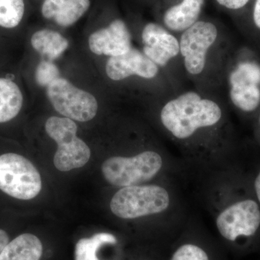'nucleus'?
Listing matches in <instances>:
<instances>
[{"instance_id":"1","label":"nucleus","mask_w":260,"mask_h":260,"mask_svg":"<svg viewBox=\"0 0 260 260\" xmlns=\"http://www.w3.org/2000/svg\"><path fill=\"white\" fill-rule=\"evenodd\" d=\"M221 116L216 103L193 91L168 102L160 112L162 124L178 139H186L200 128L215 125Z\"/></svg>"},{"instance_id":"2","label":"nucleus","mask_w":260,"mask_h":260,"mask_svg":"<svg viewBox=\"0 0 260 260\" xmlns=\"http://www.w3.org/2000/svg\"><path fill=\"white\" fill-rule=\"evenodd\" d=\"M42 189L40 173L28 158L13 150L0 152V198L28 202Z\"/></svg>"},{"instance_id":"3","label":"nucleus","mask_w":260,"mask_h":260,"mask_svg":"<svg viewBox=\"0 0 260 260\" xmlns=\"http://www.w3.org/2000/svg\"><path fill=\"white\" fill-rule=\"evenodd\" d=\"M169 193L161 186L134 185L116 192L110 208L118 218L135 219L162 213L169 208Z\"/></svg>"},{"instance_id":"4","label":"nucleus","mask_w":260,"mask_h":260,"mask_svg":"<svg viewBox=\"0 0 260 260\" xmlns=\"http://www.w3.org/2000/svg\"><path fill=\"white\" fill-rule=\"evenodd\" d=\"M47 135L57 144L54 158L56 169L67 172L84 167L90 160L88 145L77 136L78 126L67 117L51 116L46 121Z\"/></svg>"},{"instance_id":"5","label":"nucleus","mask_w":260,"mask_h":260,"mask_svg":"<svg viewBox=\"0 0 260 260\" xmlns=\"http://www.w3.org/2000/svg\"><path fill=\"white\" fill-rule=\"evenodd\" d=\"M162 165L161 156L156 152L148 150L133 157H111L103 162L102 172L109 184L125 187L153 179Z\"/></svg>"},{"instance_id":"6","label":"nucleus","mask_w":260,"mask_h":260,"mask_svg":"<svg viewBox=\"0 0 260 260\" xmlns=\"http://www.w3.org/2000/svg\"><path fill=\"white\" fill-rule=\"evenodd\" d=\"M47 96L54 109L64 117L85 122L98 112V102L92 94L59 78L47 87Z\"/></svg>"},{"instance_id":"7","label":"nucleus","mask_w":260,"mask_h":260,"mask_svg":"<svg viewBox=\"0 0 260 260\" xmlns=\"http://www.w3.org/2000/svg\"><path fill=\"white\" fill-rule=\"evenodd\" d=\"M231 101L244 113L260 108V61L245 58L237 61L229 75Z\"/></svg>"},{"instance_id":"8","label":"nucleus","mask_w":260,"mask_h":260,"mask_svg":"<svg viewBox=\"0 0 260 260\" xmlns=\"http://www.w3.org/2000/svg\"><path fill=\"white\" fill-rule=\"evenodd\" d=\"M218 36V27L209 20H199L183 32L179 48L184 67L189 74L199 75L203 71L208 51Z\"/></svg>"},{"instance_id":"9","label":"nucleus","mask_w":260,"mask_h":260,"mask_svg":"<svg viewBox=\"0 0 260 260\" xmlns=\"http://www.w3.org/2000/svg\"><path fill=\"white\" fill-rule=\"evenodd\" d=\"M216 225L222 237L231 242L251 237L260 226L259 205L251 199L237 202L219 214Z\"/></svg>"},{"instance_id":"10","label":"nucleus","mask_w":260,"mask_h":260,"mask_svg":"<svg viewBox=\"0 0 260 260\" xmlns=\"http://www.w3.org/2000/svg\"><path fill=\"white\" fill-rule=\"evenodd\" d=\"M143 54L158 66L165 67L180 51L177 38L167 28L155 23H148L142 32Z\"/></svg>"},{"instance_id":"11","label":"nucleus","mask_w":260,"mask_h":260,"mask_svg":"<svg viewBox=\"0 0 260 260\" xmlns=\"http://www.w3.org/2000/svg\"><path fill=\"white\" fill-rule=\"evenodd\" d=\"M131 34L125 22L115 19L107 28L93 32L88 39L90 51L97 55L116 56L132 48Z\"/></svg>"},{"instance_id":"12","label":"nucleus","mask_w":260,"mask_h":260,"mask_svg":"<svg viewBox=\"0 0 260 260\" xmlns=\"http://www.w3.org/2000/svg\"><path fill=\"white\" fill-rule=\"evenodd\" d=\"M158 65L133 47L125 54L111 56L106 65L107 76L113 80H124L132 75L152 79L158 75Z\"/></svg>"},{"instance_id":"13","label":"nucleus","mask_w":260,"mask_h":260,"mask_svg":"<svg viewBox=\"0 0 260 260\" xmlns=\"http://www.w3.org/2000/svg\"><path fill=\"white\" fill-rule=\"evenodd\" d=\"M205 0H179L169 5L162 15V22L167 29L184 32L200 20Z\"/></svg>"},{"instance_id":"14","label":"nucleus","mask_w":260,"mask_h":260,"mask_svg":"<svg viewBox=\"0 0 260 260\" xmlns=\"http://www.w3.org/2000/svg\"><path fill=\"white\" fill-rule=\"evenodd\" d=\"M22 89L11 75H0V126L16 120L23 111Z\"/></svg>"},{"instance_id":"15","label":"nucleus","mask_w":260,"mask_h":260,"mask_svg":"<svg viewBox=\"0 0 260 260\" xmlns=\"http://www.w3.org/2000/svg\"><path fill=\"white\" fill-rule=\"evenodd\" d=\"M90 0H44L43 16L57 25L68 27L76 23L88 10Z\"/></svg>"},{"instance_id":"16","label":"nucleus","mask_w":260,"mask_h":260,"mask_svg":"<svg viewBox=\"0 0 260 260\" xmlns=\"http://www.w3.org/2000/svg\"><path fill=\"white\" fill-rule=\"evenodd\" d=\"M43 244L30 233L19 234L10 240L0 254V260H40Z\"/></svg>"},{"instance_id":"17","label":"nucleus","mask_w":260,"mask_h":260,"mask_svg":"<svg viewBox=\"0 0 260 260\" xmlns=\"http://www.w3.org/2000/svg\"><path fill=\"white\" fill-rule=\"evenodd\" d=\"M30 44L34 50L49 61L59 58L69 47L68 39L59 32L49 29H42L34 32L30 38Z\"/></svg>"},{"instance_id":"18","label":"nucleus","mask_w":260,"mask_h":260,"mask_svg":"<svg viewBox=\"0 0 260 260\" xmlns=\"http://www.w3.org/2000/svg\"><path fill=\"white\" fill-rule=\"evenodd\" d=\"M116 237L109 233H99L90 238L80 239L75 246V260H99L97 252L104 244H115Z\"/></svg>"},{"instance_id":"19","label":"nucleus","mask_w":260,"mask_h":260,"mask_svg":"<svg viewBox=\"0 0 260 260\" xmlns=\"http://www.w3.org/2000/svg\"><path fill=\"white\" fill-rule=\"evenodd\" d=\"M24 14V0H0V28H16L23 20Z\"/></svg>"},{"instance_id":"20","label":"nucleus","mask_w":260,"mask_h":260,"mask_svg":"<svg viewBox=\"0 0 260 260\" xmlns=\"http://www.w3.org/2000/svg\"><path fill=\"white\" fill-rule=\"evenodd\" d=\"M59 78V70L51 61H42L37 65L34 78L36 83L40 86L47 88L52 82Z\"/></svg>"},{"instance_id":"21","label":"nucleus","mask_w":260,"mask_h":260,"mask_svg":"<svg viewBox=\"0 0 260 260\" xmlns=\"http://www.w3.org/2000/svg\"><path fill=\"white\" fill-rule=\"evenodd\" d=\"M171 260H209V258L199 246L188 244L180 246Z\"/></svg>"},{"instance_id":"22","label":"nucleus","mask_w":260,"mask_h":260,"mask_svg":"<svg viewBox=\"0 0 260 260\" xmlns=\"http://www.w3.org/2000/svg\"><path fill=\"white\" fill-rule=\"evenodd\" d=\"M217 4L230 11H239L244 9L251 0H215Z\"/></svg>"},{"instance_id":"23","label":"nucleus","mask_w":260,"mask_h":260,"mask_svg":"<svg viewBox=\"0 0 260 260\" xmlns=\"http://www.w3.org/2000/svg\"><path fill=\"white\" fill-rule=\"evenodd\" d=\"M251 20L254 27L260 31V0H254L253 2Z\"/></svg>"},{"instance_id":"24","label":"nucleus","mask_w":260,"mask_h":260,"mask_svg":"<svg viewBox=\"0 0 260 260\" xmlns=\"http://www.w3.org/2000/svg\"><path fill=\"white\" fill-rule=\"evenodd\" d=\"M10 241V234L8 230L5 228L0 226V254Z\"/></svg>"},{"instance_id":"25","label":"nucleus","mask_w":260,"mask_h":260,"mask_svg":"<svg viewBox=\"0 0 260 260\" xmlns=\"http://www.w3.org/2000/svg\"><path fill=\"white\" fill-rule=\"evenodd\" d=\"M254 189H255L256 198L260 204V172L256 176L255 181H254Z\"/></svg>"}]
</instances>
